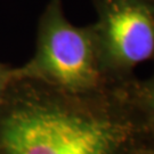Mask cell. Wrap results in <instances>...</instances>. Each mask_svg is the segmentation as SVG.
<instances>
[{
	"mask_svg": "<svg viewBox=\"0 0 154 154\" xmlns=\"http://www.w3.org/2000/svg\"><path fill=\"white\" fill-rule=\"evenodd\" d=\"M132 154H154V144L147 143L136 149Z\"/></svg>",
	"mask_w": 154,
	"mask_h": 154,
	"instance_id": "obj_6",
	"label": "cell"
},
{
	"mask_svg": "<svg viewBox=\"0 0 154 154\" xmlns=\"http://www.w3.org/2000/svg\"><path fill=\"white\" fill-rule=\"evenodd\" d=\"M147 143L127 86L98 97L46 87L0 116V154H132Z\"/></svg>",
	"mask_w": 154,
	"mask_h": 154,
	"instance_id": "obj_1",
	"label": "cell"
},
{
	"mask_svg": "<svg viewBox=\"0 0 154 154\" xmlns=\"http://www.w3.org/2000/svg\"><path fill=\"white\" fill-rule=\"evenodd\" d=\"M127 94L149 142L154 144V72L145 80L134 78L127 85Z\"/></svg>",
	"mask_w": 154,
	"mask_h": 154,
	"instance_id": "obj_4",
	"label": "cell"
},
{
	"mask_svg": "<svg viewBox=\"0 0 154 154\" xmlns=\"http://www.w3.org/2000/svg\"><path fill=\"white\" fill-rule=\"evenodd\" d=\"M146 1H151V2H154V0H146Z\"/></svg>",
	"mask_w": 154,
	"mask_h": 154,
	"instance_id": "obj_7",
	"label": "cell"
},
{
	"mask_svg": "<svg viewBox=\"0 0 154 154\" xmlns=\"http://www.w3.org/2000/svg\"><path fill=\"white\" fill-rule=\"evenodd\" d=\"M18 75L82 97L107 96L127 86L118 83L106 71L95 26L71 24L63 14L61 0H50L41 18L35 55Z\"/></svg>",
	"mask_w": 154,
	"mask_h": 154,
	"instance_id": "obj_2",
	"label": "cell"
},
{
	"mask_svg": "<svg viewBox=\"0 0 154 154\" xmlns=\"http://www.w3.org/2000/svg\"><path fill=\"white\" fill-rule=\"evenodd\" d=\"M95 24L102 60L118 83L135 78V66L154 61V2L146 0H96Z\"/></svg>",
	"mask_w": 154,
	"mask_h": 154,
	"instance_id": "obj_3",
	"label": "cell"
},
{
	"mask_svg": "<svg viewBox=\"0 0 154 154\" xmlns=\"http://www.w3.org/2000/svg\"><path fill=\"white\" fill-rule=\"evenodd\" d=\"M13 77H14V73H11L8 70L0 66V99H1V96L5 91L7 83L9 82V79Z\"/></svg>",
	"mask_w": 154,
	"mask_h": 154,
	"instance_id": "obj_5",
	"label": "cell"
}]
</instances>
